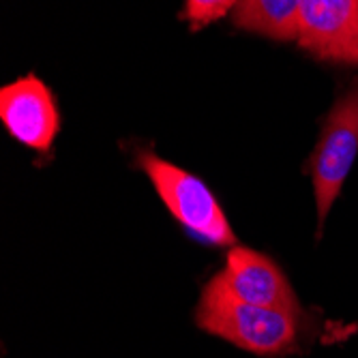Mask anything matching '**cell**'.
I'll return each instance as SVG.
<instances>
[{
  "instance_id": "6da1fadb",
  "label": "cell",
  "mask_w": 358,
  "mask_h": 358,
  "mask_svg": "<svg viewBox=\"0 0 358 358\" xmlns=\"http://www.w3.org/2000/svg\"><path fill=\"white\" fill-rule=\"evenodd\" d=\"M299 317L289 311L236 301L215 279L204 287L195 311L200 329L257 356H277L294 348L299 339Z\"/></svg>"
},
{
  "instance_id": "7a4b0ae2",
  "label": "cell",
  "mask_w": 358,
  "mask_h": 358,
  "mask_svg": "<svg viewBox=\"0 0 358 358\" xmlns=\"http://www.w3.org/2000/svg\"><path fill=\"white\" fill-rule=\"evenodd\" d=\"M138 164L150 178L161 202L168 206L182 227L210 245L234 247L236 236L204 180L148 150L138 155Z\"/></svg>"
},
{
  "instance_id": "3957f363",
  "label": "cell",
  "mask_w": 358,
  "mask_h": 358,
  "mask_svg": "<svg viewBox=\"0 0 358 358\" xmlns=\"http://www.w3.org/2000/svg\"><path fill=\"white\" fill-rule=\"evenodd\" d=\"M358 155V82L350 86L322 124L317 146L309 159L307 172L315 189L320 230Z\"/></svg>"
},
{
  "instance_id": "277c9868",
  "label": "cell",
  "mask_w": 358,
  "mask_h": 358,
  "mask_svg": "<svg viewBox=\"0 0 358 358\" xmlns=\"http://www.w3.org/2000/svg\"><path fill=\"white\" fill-rule=\"evenodd\" d=\"M299 45L320 60L358 64V0H301Z\"/></svg>"
},
{
  "instance_id": "5b68a950",
  "label": "cell",
  "mask_w": 358,
  "mask_h": 358,
  "mask_svg": "<svg viewBox=\"0 0 358 358\" xmlns=\"http://www.w3.org/2000/svg\"><path fill=\"white\" fill-rule=\"evenodd\" d=\"M215 283L236 301L301 315L299 299L285 275L273 259L253 249L234 247L227 253L225 268L215 277Z\"/></svg>"
},
{
  "instance_id": "8992f818",
  "label": "cell",
  "mask_w": 358,
  "mask_h": 358,
  "mask_svg": "<svg viewBox=\"0 0 358 358\" xmlns=\"http://www.w3.org/2000/svg\"><path fill=\"white\" fill-rule=\"evenodd\" d=\"M0 120L17 142L39 152H48L60 131L52 90L37 76H24L0 90Z\"/></svg>"
},
{
  "instance_id": "52a82bcc",
  "label": "cell",
  "mask_w": 358,
  "mask_h": 358,
  "mask_svg": "<svg viewBox=\"0 0 358 358\" xmlns=\"http://www.w3.org/2000/svg\"><path fill=\"white\" fill-rule=\"evenodd\" d=\"M243 30L275 41H299L301 0H238L232 15Z\"/></svg>"
},
{
  "instance_id": "ba28073f",
  "label": "cell",
  "mask_w": 358,
  "mask_h": 358,
  "mask_svg": "<svg viewBox=\"0 0 358 358\" xmlns=\"http://www.w3.org/2000/svg\"><path fill=\"white\" fill-rule=\"evenodd\" d=\"M238 0H185V7L180 17L193 28H204L221 17H225L230 11H234Z\"/></svg>"
}]
</instances>
